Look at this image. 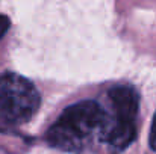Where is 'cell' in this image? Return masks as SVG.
<instances>
[{
    "label": "cell",
    "instance_id": "obj_1",
    "mask_svg": "<svg viewBox=\"0 0 156 154\" xmlns=\"http://www.w3.org/2000/svg\"><path fill=\"white\" fill-rule=\"evenodd\" d=\"M105 125V109L94 100L68 106L46 133L47 144L64 153L83 151Z\"/></svg>",
    "mask_w": 156,
    "mask_h": 154
},
{
    "label": "cell",
    "instance_id": "obj_2",
    "mask_svg": "<svg viewBox=\"0 0 156 154\" xmlns=\"http://www.w3.org/2000/svg\"><path fill=\"white\" fill-rule=\"evenodd\" d=\"M109 110L105 109V125L100 141L114 151L126 150L136 138L140 95L132 86H114L108 91Z\"/></svg>",
    "mask_w": 156,
    "mask_h": 154
},
{
    "label": "cell",
    "instance_id": "obj_5",
    "mask_svg": "<svg viewBox=\"0 0 156 154\" xmlns=\"http://www.w3.org/2000/svg\"><path fill=\"white\" fill-rule=\"evenodd\" d=\"M8 29H9V18L5 15H0V41H2L3 35L8 32Z\"/></svg>",
    "mask_w": 156,
    "mask_h": 154
},
{
    "label": "cell",
    "instance_id": "obj_4",
    "mask_svg": "<svg viewBox=\"0 0 156 154\" xmlns=\"http://www.w3.org/2000/svg\"><path fill=\"white\" fill-rule=\"evenodd\" d=\"M150 147L153 151H156V113L153 116V122H152V128H150Z\"/></svg>",
    "mask_w": 156,
    "mask_h": 154
},
{
    "label": "cell",
    "instance_id": "obj_3",
    "mask_svg": "<svg viewBox=\"0 0 156 154\" xmlns=\"http://www.w3.org/2000/svg\"><path fill=\"white\" fill-rule=\"evenodd\" d=\"M40 103V92L32 82L15 73L0 76V116L6 122H27L38 112Z\"/></svg>",
    "mask_w": 156,
    "mask_h": 154
}]
</instances>
